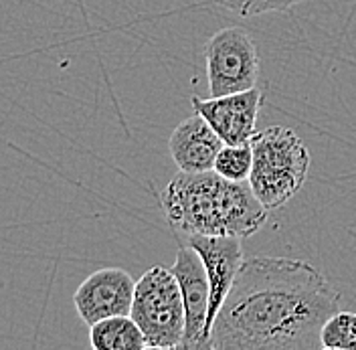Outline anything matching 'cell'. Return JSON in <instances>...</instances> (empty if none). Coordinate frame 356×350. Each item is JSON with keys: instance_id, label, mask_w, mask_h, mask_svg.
<instances>
[{"instance_id": "7a4b0ae2", "label": "cell", "mask_w": 356, "mask_h": 350, "mask_svg": "<svg viewBox=\"0 0 356 350\" xmlns=\"http://www.w3.org/2000/svg\"><path fill=\"white\" fill-rule=\"evenodd\" d=\"M162 213L180 243L195 235L251 237L267 221L249 180H229L215 170L178 173L160 195Z\"/></svg>"}, {"instance_id": "277c9868", "label": "cell", "mask_w": 356, "mask_h": 350, "mask_svg": "<svg viewBox=\"0 0 356 350\" xmlns=\"http://www.w3.org/2000/svg\"><path fill=\"white\" fill-rule=\"evenodd\" d=\"M130 316L142 330L148 349H182L186 316L172 269L154 265L136 282Z\"/></svg>"}, {"instance_id": "8992f818", "label": "cell", "mask_w": 356, "mask_h": 350, "mask_svg": "<svg viewBox=\"0 0 356 350\" xmlns=\"http://www.w3.org/2000/svg\"><path fill=\"white\" fill-rule=\"evenodd\" d=\"M177 276L182 304H184V338L182 350H209L207 316H209V280L199 253L191 245L178 247L175 265L170 267Z\"/></svg>"}, {"instance_id": "7c38bea8", "label": "cell", "mask_w": 356, "mask_h": 350, "mask_svg": "<svg viewBox=\"0 0 356 350\" xmlns=\"http://www.w3.org/2000/svg\"><path fill=\"white\" fill-rule=\"evenodd\" d=\"M320 342L324 350H356V312L332 314L322 326Z\"/></svg>"}, {"instance_id": "30bf717a", "label": "cell", "mask_w": 356, "mask_h": 350, "mask_svg": "<svg viewBox=\"0 0 356 350\" xmlns=\"http://www.w3.org/2000/svg\"><path fill=\"white\" fill-rule=\"evenodd\" d=\"M225 142L213 126L195 111V116L182 120L170 134L168 150L182 173H207L215 168L217 154Z\"/></svg>"}, {"instance_id": "8fae6325", "label": "cell", "mask_w": 356, "mask_h": 350, "mask_svg": "<svg viewBox=\"0 0 356 350\" xmlns=\"http://www.w3.org/2000/svg\"><path fill=\"white\" fill-rule=\"evenodd\" d=\"M89 342L95 350H146V340L132 316H111L89 326Z\"/></svg>"}, {"instance_id": "4fadbf2b", "label": "cell", "mask_w": 356, "mask_h": 350, "mask_svg": "<svg viewBox=\"0 0 356 350\" xmlns=\"http://www.w3.org/2000/svg\"><path fill=\"white\" fill-rule=\"evenodd\" d=\"M253 164V148L247 144H225L215 160V173L229 180H247Z\"/></svg>"}, {"instance_id": "6da1fadb", "label": "cell", "mask_w": 356, "mask_h": 350, "mask_svg": "<svg viewBox=\"0 0 356 350\" xmlns=\"http://www.w3.org/2000/svg\"><path fill=\"white\" fill-rule=\"evenodd\" d=\"M340 310V294L302 260H245L219 310L209 350H318L324 322Z\"/></svg>"}, {"instance_id": "ba28073f", "label": "cell", "mask_w": 356, "mask_h": 350, "mask_svg": "<svg viewBox=\"0 0 356 350\" xmlns=\"http://www.w3.org/2000/svg\"><path fill=\"white\" fill-rule=\"evenodd\" d=\"M180 245H191L199 253L209 280V316H207V336L211 338L213 322L225 304L233 282L243 265L241 237L231 235H195Z\"/></svg>"}, {"instance_id": "5bb4252c", "label": "cell", "mask_w": 356, "mask_h": 350, "mask_svg": "<svg viewBox=\"0 0 356 350\" xmlns=\"http://www.w3.org/2000/svg\"><path fill=\"white\" fill-rule=\"evenodd\" d=\"M217 6H222L239 17H259L267 13H286L302 0H213Z\"/></svg>"}, {"instance_id": "52a82bcc", "label": "cell", "mask_w": 356, "mask_h": 350, "mask_svg": "<svg viewBox=\"0 0 356 350\" xmlns=\"http://www.w3.org/2000/svg\"><path fill=\"white\" fill-rule=\"evenodd\" d=\"M136 282L122 267H104L86 278L73 294V304L83 324L111 316H130Z\"/></svg>"}, {"instance_id": "5b68a950", "label": "cell", "mask_w": 356, "mask_h": 350, "mask_svg": "<svg viewBox=\"0 0 356 350\" xmlns=\"http://www.w3.org/2000/svg\"><path fill=\"white\" fill-rule=\"evenodd\" d=\"M204 65L213 97L257 88L259 53L253 37L239 26H225L204 45Z\"/></svg>"}, {"instance_id": "9c48e42d", "label": "cell", "mask_w": 356, "mask_h": 350, "mask_svg": "<svg viewBox=\"0 0 356 350\" xmlns=\"http://www.w3.org/2000/svg\"><path fill=\"white\" fill-rule=\"evenodd\" d=\"M191 104L193 110L200 113L221 136L225 144H247L255 134L259 108L264 104V91L251 88L219 97L211 95L209 100L193 95Z\"/></svg>"}, {"instance_id": "3957f363", "label": "cell", "mask_w": 356, "mask_h": 350, "mask_svg": "<svg viewBox=\"0 0 356 350\" xmlns=\"http://www.w3.org/2000/svg\"><path fill=\"white\" fill-rule=\"evenodd\" d=\"M249 186L267 211L282 209L308 180L310 152L288 126H267L251 138Z\"/></svg>"}]
</instances>
